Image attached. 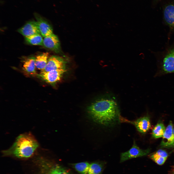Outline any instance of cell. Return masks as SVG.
<instances>
[{
  "label": "cell",
  "instance_id": "cell-12",
  "mask_svg": "<svg viewBox=\"0 0 174 174\" xmlns=\"http://www.w3.org/2000/svg\"><path fill=\"white\" fill-rule=\"evenodd\" d=\"M162 66L164 73H174V49L171 50L165 57Z\"/></svg>",
  "mask_w": 174,
  "mask_h": 174
},
{
  "label": "cell",
  "instance_id": "cell-17",
  "mask_svg": "<svg viewBox=\"0 0 174 174\" xmlns=\"http://www.w3.org/2000/svg\"><path fill=\"white\" fill-rule=\"evenodd\" d=\"M166 128L162 123H158L154 127L152 132V136L155 138L162 137L165 132Z\"/></svg>",
  "mask_w": 174,
  "mask_h": 174
},
{
  "label": "cell",
  "instance_id": "cell-21",
  "mask_svg": "<svg viewBox=\"0 0 174 174\" xmlns=\"http://www.w3.org/2000/svg\"><path fill=\"white\" fill-rule=\"evenodd\" d=\"M50 174H59L56 169L52 171Z\"/></svg>",
  "mask_w": 174,
  "mask_h": 174
},
{
  "label": "cell",
  "instance_id": "cell-11",
  "mask_svg": "<svg viewBox=\"0 0 174 174\" xmlns=\"http://www.w3.org/2000/svg\"><path fill=\"white\" fill-rule=\"evenodd\" d=\"M163 13L165 22L170 28L174 29V1L166 5L163 8Z\"/></svg>",
  "mask_w": 174,
  "mask_h": 174
},
{
  "label": "cell",
  "instance_id": "cell-13",
  "mask_svg": "<svg viewBox=\"0 0 174 174\" xmlns=\"http://www.w3.org/2000/svg\"><path fill=\"white\" fill-rule=\"evenodd\" d=\"M168 155L166 151L160 149L151 155L150 157L157 164L162 165L166 161Z\"/></svg>",
  "mask_w": 174,
  "mask_h": 174
},
{
  "label": "cell",
  "instance_id": "cell-2",
  "mask_svg": "<svg viewBox=\"0 0 174 174\" xmlns=\"http://www.w3.org/2000/svg\"><path fill=\"white\" fill-rule=\"evenodd\" d=\"M39 146L37 140L31 134L23 133L17 137L9 148L2 152L5 156L13 155L19 158H28L33 154Z\"/></svg>",
  "mask_w": 174,
  "mask_h": 174
},
{
  "label": "cell",
  "instance_id": "cell-7",
  "mask_svg": "<svg viewBox=\"0 0 174 174\" xmlns=\"http://www.w3.org/2000/svg\"><path fill=\"white\" fill-rule=\"evenodd\" d=\"M173 128L172 122L170 121L162 137L160 144V146L162 147H174V135L173 132Z\"/></svg>",
  "mask_w": 174,
  "mask_h": 174
},
{
  "label": "cell",
  "instance_id": "cell-4",
  "mask_svg": "<svg viewBox=\"0 0 174 174\" xmlns=\"http://www.w3.org/2000/svg\"><path fill=\"white\" fill-rule=\"evenodd\" d=\"M150 152L149 149L143 150L140 149L137 145L135 141L134 140L131 148L127 151L121 153L120 162H122L131 159L145 156Z\"/></svg>",
  "mask_w": 174,
  "mask_h": 174
},
{
  "label": "cell",
  "instance_id": "cell-8",
  "mask_svg": "<svg viewBox=\"0 0 174 174\" xmlns=\"http://www.w3.org/2000/svg\"><path fill=\"white\" fill-rule=\"evenodd\" d=\"M34 15L42 36L44 37L53 33L52 28L47 21L37 13H35Z\"/></svg>",
  "mask_w": 174,
  "mask_h": 174
},
{
  "label": "cell",
  "instance_id": "cell-3",
  "mask_svg": "<svg viewBox=\"0 0 174 174\" xmlns=\"http://www.w3.org/2000/svg\"><path fill=\"white\" fill-rule=\"evenodd\" d=\"M119 119L120 122L131 123L134 125L137 130L142 133H145L150 129L151 123L149 117L144 116L134 121H130L119 116Z\"/></svg>",
  "mask_w": 174,
  "mask_h": 174
},
{
  "label": "cell",
  "instance_id": "cell-18",
  "mask_svg": "<svg viewBox=\"0 0 174 174\" xmlns=\"http://www.w3.org/2000/svg\"><path fill=\"white\" fill-rule=\"evenodd\" d=\"M104 167L102 164L94 162L90 165L88 171V174H101Z\"/></svg>",
  "mask_w": 174,
  "mask_h": 174
},
{
  "label": "cell",
  "instance_id": "cell-15",
  "mask_svg": "<svg viewBox=\"0 0 174 174\" xmlns=\"http://www.w3.org/2000/svg\"><path fill=\"white\" fill-rule=\"evenodd\" d=\"M35 59V58L31 57L26 60L23 65V70L29 73L32 74L36 73Z\"/></svg>",
  "mask_w": 174,
  "mask_h": 174
},
{
  "label": "cell",
  "instance_id": "cell-23",
  "mask_svg": "<svg viewBox=\"0 0 174 174\" xmlns=\"http://www.w3.org/2000/svg\"><path fill=\"white\" fill-rule=\"evenodd\" d=\"M173 134L174 135V126L173 127Z\"/></svg>",
  "mask_w": 174,
  "mask_h": 174
},
{
  "label": "cell",
  "instance_id": "cell-1",
  "mask_svg": "<svg viewBox=\"0 0 174 174\" xmlns=\"http://www.w3.org/2000/svg\"><path fill=\"white\" fill-rule=\"evenodd\" d=\"M88 114L94 121L104 125L114 123L119 118L117 104L113 99L104 98L99 100L87 108Z\"/></svg>",
  "mask_w": 174,
  "mask_h": 174
},
{
  "label": "cell",
  "instance_id": "cell-19",
  "mask_svg": "<svg viewBox=\"0 0 174 174\" xmlns=\"http://www.w3.org/2000/svg\"><path fill=\"white\" fill-rule=\"evenodd\" d=\"M90 164L87 162H82L74 164V167L79 173L86 174L88 172Z\"/></svg>",
  "mask_w": 174,
  "mask_h": 174
},
{
  "label": "cell",
  "instance_id": "cell-9",
  "mask_svg": "<svg viewBox=\"0 0 174 174\" xmlns=\"http://www.w3.org/2000/svg\"><path fill=\"white\" fill-rule=\"evenodd\" d=\"M43 46L56 52L58 53L60 51V44L59 39L57 36L53 33L44 37Z\"/></svg>",
  "mask_w": 174,
  "mask_h": 174
},
{
  "label": "cell",
  "instance_id": "cell-22",
  "mask_svg": "<svg viewBox=\"0 0 174 174\" xmlns=\"http://www.w3.org/2000/svg\"><path fill=\"white\" fill-rule=\"evenodd\" d=\"M171 174H174V168L172 171Z\"/></svg>",
  "mask_w": 174,
  "mask_h": 174
},
{
  "label": "cell",
  "instance_id": "cell-10",
  "mask_svg": "<svg viewBox=\"0 0 174 174\" xmlns=\"http://www.w3.org/2000/svg\"><path fill=\"white\" fill-rule=\"evenodd\" d=\"M18 32L25 37L41 34L36 22H28L18 30Z\"/></svg>",
  "mask_w": 174,
  "mask_h": 174
},
{
  "label": "cell",
  "instance_id": "cell-16",
  "mask_svg": "<svg viewBox=\"0 0 174 174\" xmlns=\"http://www.w3.org/2000/svg\"><path fill=\"white\" fill-rule=\"evenodd\" d=\"M41 34H37L25 37L26 41L30 44L43 46V39Z\"/></svg>",
  "mask_w": 174,
  "mask_h": 174
},
{
  "label": "cell",
  "instance_id": "cell-5",
  "mask_svg": "<svg viewBox=\"0 0 174 174\" xmlns=\"http://www.w3.org/2000/svg\"><path fill=\"white\" fill-rule=\"evenodd\" d=\"M65 71V68H63L47 72H41L38 75L46 82L52 84L59 81Z\"/></svg>",
  "mask_w": 174,
  "mask_h": 174
},
{
  "label": "cell",
  "instance_id": "cell-24",
  "mask_svg": "<svg viewBox=\"0 0 174 174\" xmlns=\"http://www.w3.org/2000/svg\"></svg>",
  "mask_w": 174,
  "mask_h": 174
},
{
  "label": "cell",
  "instance_id": "cell-14",
  "mask_svg": "<svg viewBox=\"0 0 174 174\" xmlns=\"http://www.w3.org/2000/svg\"><path fill=\"white\" fill-rule=\"evenodd\" d=\"M49 55L48 52H44L35 58V65L37 69L42 71L45 68L48 62Z\"/></svg>",
  "mask_w": 174,
  "mask_h": 174
},
{
  "label": "cell",
  "instance_id": "cell-20",
  "mask_svg": "<svg viewBox=\"0 0 174 174\" xmlns=\"http://www.w3.org/2000/svg\"><path fill=\"white\" fill-rule=\"evenodd\" d=\"M56 169L59 174H67L66 171L63 168L58 167Z\"/></svg>",
  "mask_w": 174,
  "mask_h": 174
},
{
  "label": "cell",
  "instance_id": "cell-6",
  "mask_svg": "<svg viewBox=\"0 0 174 174\" xmlns=\"http://www.w3.org/2000/svg\"><path fill=\"white\" fill-rule=\"evenodd\" d=\"M65 62L61 57L53 55L48 60L45 68L41 72H47L58 69L65 68Z\"/></svg>",
  "mask_w": 174,
  "mask_h": 174
}]
</instances>
